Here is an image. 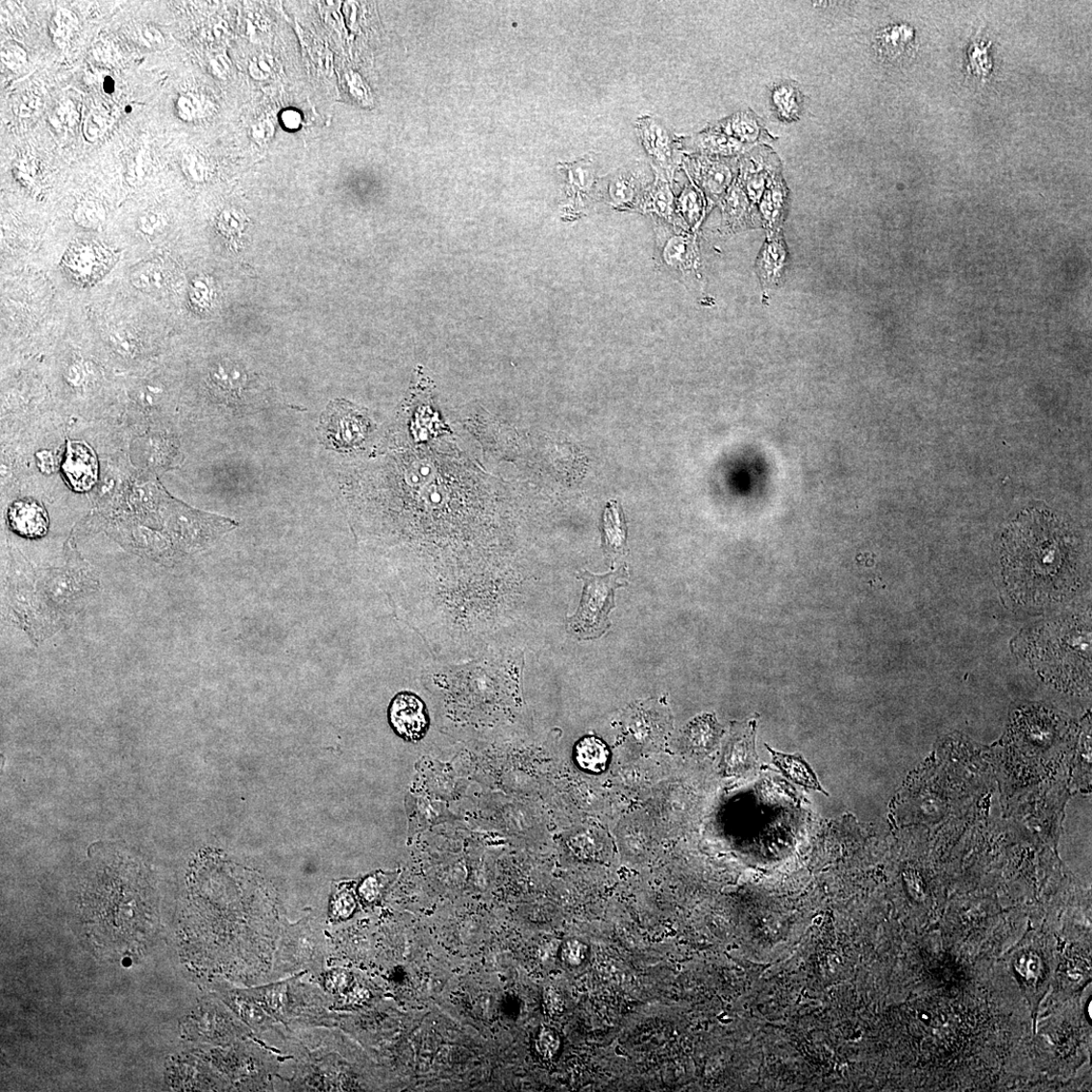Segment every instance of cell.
I'll list each match as a JSON object with an SVG mask.
<instances>
[{"instance_id": "cell-1", "label": "cell", "mask_w": 1092, "mask_h": 1092, "mask_svg": "<svg viewBox=\"0 0 1092 1092\" xmlns=\"http://www.w3.org/2000/svg\"><path fill=\"white\" fill-rule=\"evenodd\" d=\"M1001 563L1007 593L1026 607L1062 602L1083 582L1080 537L1045 511L1023 513L1009 524L1002 537Z\"/></svg>"}, {"instance_id": "cell-2", "label": "cell", "mask_w": 1092, "mask_h": 1092, "mask_svg": "<svg viewBox=\"0 0 1092 1092\" xmlns=\"http://www.w3.org/2000/svg\"><path fill=\"white\" fill-rule=\"evenodd\" d=\"M69 553L60 569L36 571L21 560H11L5 583V606L10 619L36 642L62 630L86 600L100 589L93 571Z\"/></svg>"}, {"instance_id": "cell-3", "label": "cell", "mask_w": 1092, "mask_h": 1092, "mask_svg": "<svg viewBox=\"0 0 1092 1092\" xmlns=\"http://www.w3.org/2000/svg\"><path fill=\"white\" fill-rule=\"evenodd\" d=\"M1027 658L1051 684L1072 693L1090 688V621L1069 617L1048 622L1030 634Z\"/></svg>"}, {"instance_id": "cell-4", "label": "cell", "mask_w": 1092, "mask_h": 1092, "mask_svg": "<svg viewBox=\"0 0 1092 1092\" xmlns=\"http://www.w3.org/2000/svg\"><path fill=\"white\" fill-rule=\"evenodd\" d=\"M1010 969L1028 1001L1033 1030H1036L1039 1009L1056 972L1055 942L1050 935L1030 931L1009 952Z\"/></svg>"}, {"instance_id": "cell-5", "label": "cell", "mask_w": 1092, "mask_h": 1092, "mask_svg": "<svg viewBox=\"0 0 1092 1092\" xmlns=\"http://www.w3.org/2000/svg\"><path fill=\"white\" fill-rule=\"evenodd\" d=\"M626 576L624 568L606 575L582 572V600L577 612L568 619L569 633L583 639L597 638L606 633L611 626L608 616L615 608V592L626 586L622 583Z\"/></svg>"}, {"instance_id": "cell-6", "label": "cell", "mask_w": 1092, "mask_h": 1092, "mask_svg": "<svg viewBox=\"0 0 1092 1092\" xmlns=\"http://www.w3.org/2000/svg\"><path fill=\"white\" fill-rule=\"evenodd\" d=\"M657 242L662 262L687 285L702 280L697 238L689 230L657 221Z\"/></svg>"}, {"instance_id": "cell-7", "label": "cell", "mask_w": 1092, "mask_h": 1092, "mask_svg": "<svg viewBox=\"0 0 1092 1092\" xmlns=\"http://www.w3.org/2000/svg\"><path fill=\"white\" fill-rule=\"evenodd\" d=\"M682 166L690 182L704 192L708 211L725 198L735 182L739 171V158L685 155Z\"/></svg>"}, {"instance_id": "cell-8", "label": "cell", "mask_w": 1092, "mask_h": 1092, "mask_svg": "<svg viewBox=\"0 0 1092 1092\" xmlns=\"http://www.w3.org/2000/svg\"><path fill=\"white\" fill-rule=\"evenodd\" d=\"M638 138L652 161L654 171L673 182L677 169L685 158L679 138L664 124L651 115L640 116L635 123Z\"/></svg>"}, {"instance_id": "cell-9", "label": "cell", "mask_w": 1092, "mask_h": 1092, "mask_svg": "<svg viewBox=\"0 0 1092 1092\" xmlns=\"http://www.w3.org/2000/svg\"><path fill=\"white\" fill-rule=\"evenodd\" d=\"M650 175L645 165L622 168L610 177L599 180L597 192L602 199L619 211L638 212L650 183Z\"/></svg>"}, {"instance_id": "cell-10", "label": "cell", "mask_w": 1092, "mask_h": 1092, "mask_svg": "<svg viewBox=\"0 0 1092 1092\" xmlns=\"http://www.w3.org/2000/svg\"><path fill=\"white\" fill-rule=\"evenodd\" d=\"M368 427L369 422L364 415L355 406L346 403L331 405L322 416L320 426L323 440L339 451L360 444Z\"/></svg>"}, {"instance_id": "cell-11", "label": "cell", "mask_w": 1092, "mask_h": 1092, "mask_svg": "<svg viewBox=\"0 0 1092 1092\" xmlns=\"http://www.w3.org/2000/svg\"><path fill=\"white\" fill-rule=\"evenodd\" d=\"M780 173H782V161L772 148L762 144L740 156L736 180L756 206L762 199L770 180Z\"/></svg>"}, {"instance_id": "cell-12", "label": "cell", "mask_w": 1092, "mask_h": 1092, "mask_svg": "<svg viewBox=\"0 0 1092 1092\" xmlns=\"http://www.w3.org/2000/svg\"><path fill=\"white\" fill-rule=\"evenodd\" d=\"M388 721L395 732L409 742L420 740L429 726L424 702L411 692H401L394 697L388 707Z\"/></svg>"}, {"instance_id": "cell-13", "label": "cell", "mask_w": 1092, "mask_h": 1092, "mask_svg": "<svg viewBox=\"0 0 1092 1092\" xmlns=\"http://www.w3.org/2000/svg\"><path fill=\"white\" fill-rule=\"evenodd\" d=\"M685 155H706L711 158H740L755 146H749L721 133L711 126L691 136L679 138Z\"/></svg>"}, {"instance_id": "cell-14", "label": "cell", "mask_w": 1092, "mask_h": 1092, "mask_svg": "<svg viewBox=\"0 0 1092 1092\" xmlns=\"http://www.w3.org/2000/svg\"><path fill=\"white\" fill-rule=\"evenodd\" d=\"M654 173L655 182L647 188L638 212L653 214L657 217V221L689 230L677 211L676 200L672 190L673 182L659 172L654 171Z\"/></svg>"}, {"instance_id": "cell-15", "label": "cell", "mask_w": 1092, "mask_h": 1092, "mask_svg": "<svg viewBox=\"0 0 1092 1092\" xmlns=\"http://www.w3.org/2000/svg\"><path fill=\"white\" fill-rule=\"evenodd\" d=\"M757 720L738 726L734 731L725 753L726 770L730 773H744L757 765L756 754Z\"/></svg>"}, {"instance_id": "cell-16", "label": "cell", "mask_w": 1092, "mask_h": 1092, "mask_svg": "<svg viewBox=\"0 0 1092 1092\" xmlns=\"http://www.w3.org/2000/svg\"><path fill=\"white\" fill-rule=\"evenodd\" d=\"M789 202L788 187L782 178V173L775 175L766 187L762 199L758 203V211L769 238L775 237L782 231L785 221Z\"/></svg>"}, {"instance_id": "cell-17", "label": "cell", "mask_w": 1092, "mask_h": 1092, "mask_svg": "<svg viewBox=\"0 0 1092 1092\" xmlns=\"http://www.w3.org/2000/svg\"><path fill=\"white\" fill-rule=\"evenodd\" d=\"M710 126L749 146L765 145L774 140L763 121L753 111L737 112Z\"/></svg>"}, {"instance_id": "cell-18", "label": "cell", "mask_w": 1092, "mask_h": 1092, "mask_svg": "<svg viewBox=\"0 0 1092 1092\" xmlns=\"http://www.w3.org/2000/svg\"><path fill=\"white\" fill-rule=\"evenodd\" d=\"M63 473L76 491L90 489L97 478V462L87 445L68 442Z\"/></svg>"}, {"instance_id": "cell-19", "label": "cell", "mask_w": 1092, "mask_h": 1092, "mask_svg": "<svg viewBox=\"0 0 1092 1092\" xmlns=\"http://www.w3.org/2000/svg\"><path fill=\"white\" fill-rule=\"evenodd\" d=\"M719 204L727 231L737 232L756 227L757 211L737 180Z\"/></svg>"}, {"instance_id": "cell-20", "label": "cell", "mask_w": 1092, "mask_h": 1092, "mask_svg": "<svg viewBox=\"0 0 1092 1092\" xmlns=\"http://www.w3.org/2000/svg\"><path fill=\"white\" fill-rule=\"evenodd\" d=\"M787 250L782 236L769 238L757 261V276L764 287H772L782 281L787 266Z\"/></svg>"}, {"instance_id": "cell-21", "label": "cell", "mask_w": 1092, "mask_h": 1092, "mask_svg": "<svg viewBox=\"0 0 1092 1092\" xmlns=\"http://www.w3.org/2000/svg\"><path fill=\"white\" fill-rule=\"evenodd\" d=\"M12 530L27 538H38L48 531V518L43 509L35 503L19 502L9 513Z\"/></svg>"}, {"instance_id": "cell-22", "label": "cell", "mask_w": 1092, "mask_h": 1092, "mask_svg": "<svg viewBox=\"0 0 1092 1092\" xmlns=\"http://www.w3.org/2000/svg\"><path fill=\"white\" fill-rule=\"evenodd\" d=\"M766 747L772 755L774 765H776L780 772L789 779L790 782L829 796V793L823 788L822 784L819 783L814 771L803 755H786L776 752L768 745H766Z\"/></svg>"}, {"instance_id": "cell-23", "label": "cell", "mask_w": 1092, "mask_h": 1092, "mask_svg": "<svg viewBox=\"0 0 1092 1092\" xmlns=\"http://www.w3.org/2000/svg\"><path fill=\"white\" fill-rule=\"evenodd\" d=\"M577 765L583 771L598 774L606 771L609 764L610 752L606 743L598 737L586 736L575 748Z\"/></svg>"}, {"instance_id": "cell-24", "label": "cell", "mask_w": 1092, "mask_h": 1092, "mask_svg": "<svg viewBox=\"0 0 1092 1092\" xmlns=\"http://www.w3.org/2000/svg\"><path fill=\"white\" fill-rule=\"evenodd\" d=\"M676 207L680 218L689 230H696L707 212L705 194L692 182L682 189L676 200Z\"/></svg>"}, {"instance_id": "cell-25", "label": "cell", "mask_w": 1092, "mask_h": 1092, "mask_svg": "<svg viewBox=\"0 0 1092 1092\" xmlns=\"http://www.w3.org/2000/svg\"><path fill=\"white\" fill-rule=\"evenodd\" d=\"M568 184L576 203L583 206L584 201L591 199L593 191L597 190L599 179L591 161H580L567 166Z\"/></svg>"}, {"instance_id": "cell-26", "label": "cell", "mask_w": 1092, "mask_h": 1092, "mask_svg": "<svg viewBox=\"0 0 1092 1092\" xmlns=\"http://www.w3.org/2000/svg\"><path fill=\"white\" fill-rule=\"evenodd\" d=\"M771 97L780 119L787 123L799 119L803 112L804 97L794 85L786 83L777 86Z\"/></svg>"}, {"instance_id": "cell-27", "label": "cell", "mask_w": 1092, "mask_h": 1092, "mask_svg": "<svg viewBox=\"0 0 1092 1092\" xmlns=\"http://www.w3.org/2000/svg\"><path fill=\"white\" fill-rule=\"evenodd\" d=\"M907 26H895L884 30L877 37V49L890 58L900 57L912 41V31Z\"/></svg>"}, {"instance_id": "cell-28", "label": "cell", "mask_w": 1092, "mask_h": 1092, "mask_svg": "<svg viewBox=\"0 0 1092 1092\" xmlns=\"http://www.w3.org/2000/svg\"><path fill=\"white\" fill-rule=\"evenodd\" d=\"M604 540L608 548L622 549L626 544L627 526L616 503L610 502L603 517Z\"/></svg>"}, {"instance_id": "cell-29", "label": "cell", "mask_w": 1092, "mask_h": 1092, "mask_svg": "<svg viewBox=\"0 0 1092 1092\" xmlns=\"http://www.w3.org/2000/svg\"><path fill=\"white\" fill-rule=\"evenodd\" d=\"M131 284L136 289L147 292L160 291L165 283L164 272L159 264L147 263L136 268L130 277Z\"/></svg>"}, {"instance_id": "cell-30", "label": "cell", "mask_w": 1092, "mask_h": 1092, "mask_svg": "<svg viewBox=\"0 0 1092 1092\" xmlns=\"http://www.w3.org/2000/svg\"><path fill=\"white\" fill-rule=\"evenodd\" d=\"M78 19L76 15L64 9L58 10L52 16L50 32L55 43L67 44L76 32Z\"/></svg>"}, {"instance_id": "cell-31", "label": "cell", "mask_w": 1092, "mask_h": 1092, "mask_svg": "<svg viewBox=\"0 0 1092 1092\" xmlns=\"http://www.w3.org/2000/svg\"><path fill=\"white\" fill-rule=\"evenodd\" d=\"M107 213L104 206L96 201H85L78 204L73 212L77 225L87 229L100 227L106 221Z\"/></svg>"}, {"instance_id": "cell-32", "label": "cell", "mask_w": 1092, "mask_h": 1092, "mask_svg": "<svg viewBox=\"0 0 1092 1092\" xmlns=\"http://www.w3.org/2000/svg\"><path fill=\"white\" fill-rule=\"evenodd\" d=\"M111 127L110 116L100 111L89 112L84 123V136L87 142L95 143L103 138Z\"/></svg>"}, {"instance_id": "cell-33", "label": "cell", "mask_w": 1092, "mask_h": 1092, "mask_svg": "<svg viewBox=\"0 0 1092 1092\" xmlns=\"http://www.w3.org/2000/svg\"><path fill=\"white\" fill-rule=\"evenodd\" d=\"M2 62L7 69L19 72L28 63L27 51L14 42L6 43L2 49Z\"/></svg>"}, {"instance_id": "cell-34", "label": "cell", "mask_w": 1092, "mask_h": 1092, "mask_svg": "<svg viewBox=\"0 0 1092 1092\" xmlns=\"http://www.w3.org/2000/svg\"><path fill=\"white\" fill-rule=\"evenodd\" d=\"M110 343L116 353L124 358H133L138 349L136 338L125 329L113 330L110 335Z\"/></svg>"}, {"instance_id": "cell-35", "label": "cell", "mask_w": 1092, "mask_h": 1092, "mask_svg": "<svg viewBox=\"0 0 1092 1092\" xmlns=\"http://www.w3.org/2000/svg\"><path fill=\"white\" fill-rule=\"evenodd\" d=\"M165 225L166 216L160 210H148L138 219L139 229L148 236H160Z\"/></svg>"}, {"instance_id": "cell-36", "label": "cell", "mask_w": 1092, "mask_h": 1092, "mask_svg": "<svg viewBox=\"0 0 1092 1092\" xmlns=\"http://www.w3.org/2000/svg\"><path fill=\"white\" fill-rule=\"evenodd\" d=\"M560 1040L558 1033L549 1028L542 1029L537 1037L536 1048L539 1055L545 1059L554 1058L559 1050Z\"/></svg>"}, {"instance_id": "cell-37", "label": "cell", "mask_w": 1092, "mask_h": 1092, "mask_svg": "<svg viewBox=\"0 0 1092 1092\" xmlns=\"http://www.w3.org/2000/svg\"><path fill=\"white\" fill-rule=\"evenodd\" d=\"M562 958L570 965L576 966L583 962L586 955V947L578 941H569L562 948Z\"/></svg>"}, {"instance_id": "cell-38", "label": "cell", "mask_w": 1092, "mask_h": 1092, "mask_svg": "<svg viewBox=\"0 0 1092 1092\" xmlns=\"http://www.w3.org/2000/svg\"><path fill=\"white\" fill-rule=\"evenodd\" d=\"M161 389L159 385L147 384L135 393L136 400L145 407H153L160 402Z\"/></svg>"}, {"instance_id": "cell-39", "label": "cell", "mask_w": 1092, "mask_h": 1092, "mask_svg": "<svg viewBox=\"0 0 1092 1092\" xmlns=\"http://www.w3.org/2000/svg\"><path fill=\"white\" fill-rule=\"evenodd\" d=\"M135 36L136 41L148 48H160L162 42L160 31L152 27H143L136 31Z\"/></svg>"}, {"instance_id": "cell-40", "label": "cell", "mask_w": 1092, "mask_h": 1092, "mask_svg": "<svg viewBox=\"0 0 1092 1092\" xmlns=\"http://www.w3.org/2000/svg\"><path fill=\"white\" fill-rule=\"evenodd\" d=\"M543 1003L545 1010L548 1011L552 1016H558L563 1010V999L560 996V993L554 988L545 990Z\"/></svg>"}, {"instance_id": "cell-41", "label": "cell", "mask_w": 1092, "mask_h": 1092, "mask_svg": "<svg viewBox=\"0 0 1092 1092\" xmlns=\"http://www.w3.org/2000/svg\"><path fill=\"white\" fill-rule=\"evenodd\" d=\"M85 368L81 364L74 363L68 367L66 379L71 385H82L85 382Z\"/></svg>"}, {"instance_id": "cell-42", "label": "cell", "mask_w": 1092, "mask_h": 1092, "mask_svg": "<svg viewBox=\"0 0 1092 1092\" xmlns=\"http://www.w3.org/2000/svg\"><path fill=\"white\" fill-rule=\"evenodd\" d=\"M108 81L105 84V88L108 92H112L113 90V83L112 81V83L110 84Z\"/></svg>"}]
</instances>
